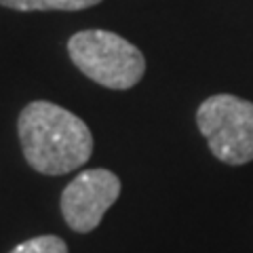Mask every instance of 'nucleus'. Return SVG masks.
Instances as JSON below:
<instances>
[{
	"instance_id": "f257e3e1",
	"label": "nucleus",
	"mask_w": 253,
	"mask_h": 253,
	"mask_svg": "<svg viewBox=\"0 0 253 253\" xmlns=\"http://www.w3.org/2000/svg\"><path fill=\"white\" fill-rule=\"evenodd\" d=\"M17 133L23 158L42 175H66L83 167L93 154V135L86 123L44 99L21 110Z\"/></svg>"
},
{
	"instance_id": "f03ea898",
	"label": "nucleus",
	"mask_w": 253,
	"mask_h": 253,
	"mask_svg": "<svg viewBox=\"0 0 253 253\" xmlns=\"http://www.w3.org/2000/svg\"><path fill=\"white\" fill-rule=\"evenodd\" d=\"M68 53L84 76L106 89L126 91L146 74V57L135 44L108 30H83L68 41Z\"/></svg>"
},
{
	"instance_id": "7ed1b4c3",
	"label": "nucleus",
	"mask_w": 253,
	"mask_h": 253,
	"mask_svg": "<svg viewBox=\"0 0 253 253\" xmlns=\"http://www.w3.org/2000/svg\"><path fill=\"white\" fill-rule=\"evenodd\" d=\"M196 125L213 156L226 165L253 161V104L236 95H211L196 110Z\"/></svg>"
},
{
	"instance_id": "20e7f679",
	"label": "nucleus",
	"mask_w": 253,
	"mask_h": 253,
	"mask_svg": "<svg viewBox=\"0 0 253 253\" xmlns=\"http://www.w3.org/2000/svg\"><path fill=\"white\" fill-rule=\"evenodd\" d=\"M121 194V179L108 169H86L61 192V215L70 230L89 234Z\"/></svg>"
},
{
	"instance_id": "39448f33",
	"label": "nucleus",
	"mask_w": 253,
	"mask_h": 253,
	"mask_svg": "<svg viewBox=\"0 0 253 253\" xmlns=\"http://www.w3.org/2000/svg\"><path fill=\"white\" fill-rule=\"evenodd\" d=\"M101 0H0V6L13 11H83Z\"/></svg>"
},
{
	"instance_id": "423d86ee",
	"label": "nucleus",
	"mask_w": 253,
	"mask_h": 253,
	"mask_svg": "<svg viewBox=\"0 0 253 253\" xmlns=\"http://www.w3.org/2000/svg\"><path fill=\"white\" fill-rule=\"evenodd\" d=\"M9 253H68V245L57 234H42L19 243Z\"/></svg>"
}]
</instances>
